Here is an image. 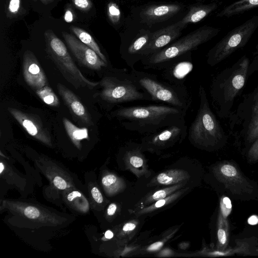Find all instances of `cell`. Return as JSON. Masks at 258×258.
I'll use <instances>...</instances> for the list:
<instances>
[{
  "label": "cell",
  "instance_id": "6da1fadb",
  "mask_svg": "<svg viewBox=\"0 0 258 258\" xmlns=\"http://www.w3.org/2000/svg\"><path fill=\"white\" fill-rule=\"evenodd\" d=\"M4 221L25 242L40 250L48 249L49 240L68 226L75 217L37 203L25 200H1Z\"/></svg>",
  "mask_w": 258,
  "mask_h": 258
},
{
  "label": "cell",
  "instance_id": "7a4b0ae2",
  "mask_svg": "<svg viewBox=\"0 0 258 258\" xmlns=\"http://www.w3.org/2000/svg\"><path fill=\"white\" fill-rule=\"evenodd\" d=\"M186 111L169 104L120 106L109 116L126 130L141 134L156 132L166 126L185 123Z\"/></svg>",
  "mask_w": 258,
  "mask_h": 258
},
{
  "label": "cell",
  "instance_id": "3957f363",
  "mask_svg": "<svg viewBox=\"0 0 258 258\" xmlns=\"http://www.w3.org/2000/svg\"><path fill=\"white\" fill-rule=\"evenodd\" d=\"M250 63L248 57L243 55L212 78L209 93L212 106L220 118L229 117L236 98L246 83Z\"/></svg>",
  "mask_w": 258,
  "mask_h": 258
},
{
  "label": "cell",
  "instance_id": "277c9868",
  "mask_svg": "<svg viewBox=\"0 0 258 258\" xmlns=\"http://www.w3.org/2000/svg\"><path fill=\"white\" fill-rule=\"evenodd\" d=\"M258 71V54L250 63L248 76ZM231 134L235 143L247 151L258 138V83L256 87L242 98L229 117Z\"/></svg>",
  "mask_w": 258,
  "mask_h": 258
},
{
  "label": "cell",
  "instance_id": "5b68a950",
  "mask_svg": "<svg viewBox=\"0 0 258 258\" xmlns=\"http://www.w3.org/2000/svg\"><path fill=\"white\" fill-rule=\"evenodd\" d=\"M199 108L188 130L189 140L196 147L204 150H218L226 144L228 136L211 110L202 85L199 86Z\"/></svg>",
  "mask_w": 258,
  "mask_h": 258
},
{
  "label": "cell",
  "instance_id": "8992f818",
  "mask_svg": "<svg viewBox=\"0 0 258 258\" xmlns=\"http://www.w3.org/2000/svg\"><path fill=\"white\" fill-rule=\"evenodd\" d=\"M220 29L204 26L172 43L161 50L144 57L145 69L162 71L174 62L187 56L192 50L216 36Z\"/></svg>",
  "mask_w": 258,
  "mask_h": 258
},
{
  "label": "cell",
  "instance_id": "52a82bcc",
  "mask_svg": "<svg viewBox=\"0 0 258 258\" xmlns=\"http://www.w3.org/2000/svg\"><path fill=\"white\" fill-rule=\"evenodd\" d=\"M100 99L111 109L116 105L137 101H152L133 76L125 69L110 70L99 82Z\"/></svg>",
  "mask_w": 258,
  "mask_h": 258
},
{
  "label": "cell",
  "instance_id": "ba28073f",
  "mask_svg": "<svg viewBox=\"0 0 258 258\" xmlns=\"http://www.w3.org/2000/svg\"><path fill=\"white\" fill-rule=\"evenodd\" d=\"M130 73L149 94L152 101L169 104L186 111L190 107L192 95L184 84H174L159 79L155 74L135 69H131Z\"/></svg>",
  "mask_w": 258,
  "mask_h": 258
},
{
  "label": "cell",
  "instance_id": "9c48e42d",
  "mask_svg": "<svg viewBox=\"0 0 258 258\" xmlns=\"http://www.w3.org/2000/svg\"><path fill=\"white\" fill-rule=\"evenodd\" d=\"M212 173L223 194L241 201L258 199L257 182L246 177L235 162L221 161L214 166Z\"/></svg>",
  "mask_w": 258,
  "mask_h": 258
},
{
  "label": "cell",
  "instance_id": "30bf717a",
  "mask_svg": "<svg viewBox=\"0 0 258 258\" xmlns=\"http://www.w3.org/2000/svg\"><path fill=\"white\" fill-rule=\"evenodd\" d=\"M46 51L64 79L76 89L87 87L93 89L99 82L87 79L77 68L63 42L51 30L44 33Z\"/></svg>",
  "mask_w": 258,
  "mask_h": 258
},
{
  "label": "cell",
  "instance_id": "8fae6325",
  "mask_svg": "<svg viewBox=\"0 0 258 258\" xmlns=\"http://www.w3.org/2000/svg\"><path fill=\"white\" fill-rule=\"evenodd\" d=\"M258 27V14L229 32L208 52L207 62L211 67L219 63L243 47Z\"/></svg>",
  "mask_w": 258,
  "mask_h": 258
},
{
  "label": "cell",
  "instance_id": "7c38bea8",
  "mask_svg": "<svg viewBox=\"0 0 258 258\" xmlns=\"http://www.w3.org/2000/svg\"><path fill=\"white\" fill-rule=\"evenodd\" d=\"M187 128L185 123H182L147 134L142 139V149L156 151L181 143L187 135Z\"/></svg>",
  "mask_w": 258,
  "mask_h": 258
},
{
  "label": "cell",
  "instance_id": "4fadbf2b",
  "mask_svg": "<svg viewBox=\"0 0 258 258\" xmlns=\"http://www.w3.org/2000/svg\"><path fill=\"white\" fill-rule=\"evenodd\" d=\"M62 34L69 48L82 66L97 71L108 67V64L94 50L82 42L79 39L66 32H63Z\"/></svg>",
  "mask_w": 258,
  "mask_h": 258
},
{
  "label": "cell",
  "instance_id": "5bb4252c",
  "mask_svg": "<svg viewBox=\"0 0 258 258\" xmlns=\"http://www.w3.org/2000/svg\"><path fill=\"white\" fill-rule=\"evenodd\" d=\"M8 111L14 118L31 136L49 147L52 146L51 137L40 119L36 115L23 112L13 108H8Z\"/></svg>",
  "mask_w": 258,
  "mask_h": 258
},
{
  "label": "cell",
  "instance_id": "9a60e30c",
  "mask_svg": "<svg viewBox=\"0 0 258 258\" xmlns=\"http://www.w3.org/2000/svg\"><path fill=\"white\" fill-rule=\"evenodd\" d=\"M185 26L178 21L152 33L149 42L142 52V59L171 44L181 35V30Z\"/></svg>",
  "mask_w": 258,
  "mask_h": 258
},
{
  "label": "cell",
  "instance_id": "2e32d148",
  "mask_svg": "<svg viewBox=\"0 0 258 258\" xmlns=\"http://www.w3.org/2000/svg\"><path fill=\"white\" fill-rule=\"evenodd\" d=\"M23 73L26 83L36 91L47 85L45 75L33 52L27 50L23 55Z\"/></svg>",
  "mask_w": 258,
  "mask_h": 258
},
{
  "label": "cell",
  "instance_id": "e0dca14e",
  "mask_svg": "<svg viewBox=\"0 0 258 258\" xmlns=\"http://www.w3.org/2000/svg\"><path fill=\"white\" fill-rule=\"evenodd\" d=\"M44 161L43 160L39 159V162L43 165L39 166L44 174L48 178L53 189L61 191L62 194L66 189L76 187L72 177L65 170L61 168L59 169V167L56 166L57 165H54L52 162L50 164L49 161H47L48 164Z\"/></svg>",
  "mask_w": 258,
  "mask_h": 258
},
{
  "label": "cell",
  "instance_id": "ac0fdd59",
  "mask_svg": "<svg viewBox=\"0 0 258 258\" xmlns=\"http://www.w3.org/2000/svg\"><path fill=\"white\" fill-rule=\"evenodd\" d=\"M57 88L64 104L72 113L82 122L88 125H93L90 114L77 96L60 83L57 84Z\"/></svg>",
  "mask_w": 258,
  "mask_h": 258
},
{
  "label": "cell",
  "instance_id": "d6986e66",
  "mask_svg": "<svg viewBox=\"0 0 258 258\" xmlns=\"http://www.w3.org/2000/svg\"><path fill=\"white\" fill-rule=\"evenodd\" d=\"M181 6L177 4L152 5L140 13L142 22L151 25L167 20L178 13Z\"/></svg>",
  "mask_w": 258,
  "mask_h": 258
},
{
  "label": "cell",
  "instance_id": "ffe728a7",
  "mask_svg": "<svg viewBox=\"0 0 258 258\" xmlns=\"http://www.w3.org/2000/svg\"><path fill=\"white\" fill-rule=\"evenodd\" d=\"M192 69L193 63L188 56L174 62L162 70L161 76L164 80L171 83L183 85L186 77Z\"/></svg>",
  "mask_w": 258,
  "mask_h": 258
},
{
  "label": "cell",
  "instance_id": "44dd1931",
  "mask_svg": "<svg viewBox=\"0 0 258 258\" xmlns=\"http://www.w3.org/2000/svg\"><path fill=\"white\" fill-rule=\"evenodd\" d=\"M218 217L217 230V248L219 251H225L229 243L230 225L227 216L230 212L229 204L227 206L224 202H221Z\"/></svg>",
  "mask_w": 258,
  "mask_h": 258
},
{
  "label": "cell",
  "instance_id": "7402d4cb",
  "mask_svg": "<svg viewBox=\"0 0 258 258\" xmlns=\"http://www.w3.org/2000/svg\"><path fill=\"white\" fill-rule=\"evenodd\" d=\"M62 196L65 204L77 212L85 214L89 211L88 201L76 187L66 189L62 192Z\"/></svg>",
  "mask_w": 258,
  "mask_h": 258
},
{
  "label": "cell",
  "instance_id": "603a6c76",
  "mask_svg": "<svg viewBox=\"0 0 258 258\" xmlns=\"http://www.w3.org/2000/svg\"><path fill=\"white\" fill-rule=\"evenodd\" d=\"M189 178L188 173L181 169H170L154 177L149 183L150 186L170 185L185 181Z\"/></svg>",
  "mask_w": 258,
  "mask_h": 258
},
{
  "label": "cell",
  "instance_id": "cb8c5ba5",
  "mask_svg": "<svg viewBox=\"0 0 258 258\" xmlns=\"http://www.w3.org/2000/svg\"><path fill=\"white\" fill-rule=\"evenodd\" d=\"M219 4L216 2L194 6L179 22L184 26L189 23H197L216 10Z\"/></svg>",
  "mask_w": 258,
  "mask_h": 258
},
{
  "label": "cell",
  "instance_id": "d4e9b609",
  "mask_svg": "<svg viewBox=\"0 0 258 258\" xmlns=\"http://www.w3.org/2000/svg\"><path fill=\"white\" fill-rule=\"evenodd\" d=\"M258 7V0H237L224 7L217 15L218 17H230L242 14Z\"/></svg>",
  "mask_w": 258,
  "mask_h": 258
},
{
  "label": "cell",
  "instance_id": "484cf974",
  "mask_svg": "<svg viewBox=\"0 0 258 258\" xmlns=\"http://www.w3.org/2000/svg\"><path fill=\"white\" fill-rule=\"evenodd\" d=\"M62 121L66 132L72 142L77 148L80 149L81 141L89 139L88 129L77 127L66 117H63Z\"/></svg>",
  "mask_w": 258,
  "mask_h": 258
},
{
  "label": "cell",
  "instance_id": "4316f807",
  "mask_svg": "<svg viewBox=\"0 0 258 258\" xmlns=\"http://www.w3.org/2000/svg\"><path fill=\"white\" fill-rule=\"evenodd\" d=\"M186 183V181L178 183L167 187L153 191L145 196L140 204L142 207L149 206L151 203L164 199L183 187Z\"/></svg>",
  "mask_w": 258,
  "mask_h": 258
},
{
  "label": "cell",
  "instance_id": "83f0119b",
  "mask_svg": "<svg viewBox=\"0 0 258 258\" xmlns=\"http://www.w3.org/2000/svg\"><path fill=\"white\" fill-rule=\"evenodd\" d=\"M188 189V187L180 189L169 196L164 199L159 200L152 203L151 205H149V206L143 208L137 212L136 215L137 216H140L147 214L167 206L177 200Z\"/></svg>",
  "mask_w": 258,
  "mask_h": 258
},
{
  "label": "cell",
  "instance_id": "f1b7e54d",
  "mask_svg": "<svg viewBox=\"0 0 258 258\" xmlns=\"http://www.w3.org/2000/svg\"><path fill=\"white\" fill-rule=\"evenodd\" d=\"M101 183L106 193L110 196L120 192L125 186L121 178L111 173H106L102 177Z\"/></svg>",
  "mask_w": 258,
  "mask_h": 258
},
{
  "label": "cell",
  "instance_id": "f546056e",
  "mask_svg": "<svg viewBox=\"0 0 258 258\" xmlns=\"http://www.w3.org/2000/svg\"><path fill=\"white\" fill-rule=\"evenodd\" d=\"M70 29L82 42L94 50L106 63L108 64L106 57L101 52L98 45L90 34L77 27L71 26Z\"/></svg>",
  "mask_w": 258,
  "mask_h": 258
},
{
  "label": "cell",
  "instance_id": "4dcf8cb0",
  "mask_svg": "<svg viewBox=\"0 0 258 258\" xmlns=\"http://www.w3.org/2000/svg\"><path fill=\"white\" fill-rule=\"evenodd\" d=\"M37 95L45 104L51 106H57L59 104L58 97L52 89L47 85L35 91Z\"/></svg>",
  "mask_w": 258,
  "mask_h": 258
},
{
  "label": "cell",
  "instance_id": "1f68e13d",
  "mask_svg": "<svg viewBox=\"0 0 258 258\" xmlns=\"http://www.w3.org/2000/svg\"><path fill=\"white\" fill-rule=\"evenodd\" d=\"M107 14L112 23L117 24L119 23L121 13L117 4L113 2H110L108 4L107 6Z\"/></svg>",
  "mask_w": 258,
  "mask_h": 258
},
{
  "label": "cell",
  "instance_id": "d6a6232c",
  "mask_svg": "<svg viewBox=\"0 0 258 258\" xmlns=\"http://www.w3.org/2000/svg\"><path fill=\"white\" fill-rule=\"evenodd\" d=\"M246 157L249 163H255L258 161V138L246 152Z\"/></svg>",
  "mask_w": 258,
  "mask_h": 258
},
{
  "label": "cell",
  "instance_id": "836d02e7",
  "mask_svg": "<svg viewBox=\"0 0 258 258\" xmlns=\"http://www.w3.org/2000/svg\"><path fill=\"white\" fill-rule=\"evenodd\" d=\"M90 195L93 201L98 204L103 202V197L99 188L96 186H92L90 189Z\"/></svg>",
  "mask_w": 258,
  "mask_h": 258
},
{
  "label": "cell",
  "instance_id": "e575fe53",
  "mask_svg": "<svg viewBox=\"0 0 258 258\" xmlns=\"http://www.w3.org/2000/svg\"><path fill=\"white\" fill-rule=\"evenodd\" d=\"M75 6L79 9L83 11H88L92 4L90 0H73Z\"/></svg>",
  "mask_w": 258,
  "mask_h": 258
},
{
  "label": "cell",
  "instance_id": "d590c367",
  "mask_svg": "<svg viewBox=\"0 0 258 258\" xmlns=\"http://www.w3.org/2000/svg\"><path fill=\"white\" fill-rule=\"evenodd\" d=\"M21 0H10L8 11L11 15L16 14L20 8Z\"/></svg>",
  "mask_w": 258,
  "mask_h": 258
},
{
  "label": "cell",
  "instance_id": "8d00e7d4",
  "mask_svg": "<svg viewBox=\"0 0 258 258\" xmlns=\"http://www.w3.org/2000/svg\"><path fill=\"white\" fill-rule=\"evenodd\" d=\"M164 243L162 241H157L151 245L148 248L147 250L149 251H154L159 249L163 245Z\"/></svg>",
  "mask_w": 258,
  "mask_h": 258
},
{
  "label": "cell",
  "instance_id": "74e56055",
  "mask_svg": "<svg viewBox=\"0 0 258 258\" xmlns=\"http://www.w3.org/2000/svg\"><path fill=\"white\" fill-rule=\"evenodd\" d=\"M117 210V206L115 203L110 204L107 209V215L109 216H113L115 214Z\"/></svg>",
  "mask_w": 258,
  "mask_h": 258
},
{
  "label": "cell",
  "instance_id": "f35d334b",
  "mask_svg": "<svg viewBox=\"0 0 258 258\" xmlns=\"http://www.w3.org/2000/svg\"><path fill=\"white\" fill-rule=\"evenodd\" d=\"M137 225L135 223L133 222H128L125 223L123 227H122V231L124 232H128V231H131L134 230Z\"/></svg>",
  "mask_w": 258,
  "mask_h": 258
},
{
  "label": "cell",
  "instance_id": "ab89813d",
  "mask_svg": "<svg viewBox=\"0 0 258 258\" xmlns=\"http://www.w3.org/2000/svg\"><path fill=\"white\" fill-rule=\"evenodd\" d=\"M73 18L74 17L72 11L69 9L67 10L64 16V20L68 23H70L73 21Z\"/></svg>",
  "mask_w": 258,
  "mask_h": 258
},
{
  "label": "cell",
  "instance_id": "60d3db41",
  "mask_svg": "<svg viewBox=\"0 0 258 258\" xmlns=\"http://www.w3.org/2000/svg\"><path fill=\"white\" fill-rule=\"evenodd\" d=\"M104 236L106 239H111L113 237V233L111 231L108 230L105 232Z\"/></svg>",
  "mask_w": 258,
  "mask_h": 258
},
{
  "label": "cell",
  "instance_id": "b9f144b4",
  "mask_svg": "<svg viewBox=\"0 0 258 258\" xmlns=\"http://www.w3.org/2000/svg\"><path fill=\"white\" fill-rule=\"evenodd\" d=\"M34 1H37L38 0H33ZM42 3L44 4H47L50 3H51L53 0H39Z\"/></svg>",
  "mask_w": 258,
  "mask_h": 258
},
{
  "label": "cell",
  "instance_id": "7bdbcfd3",
  "mask_svg": "<svg viewBox=\"0 0 258 258\" xmlns=\"http://www.w3.org/2000/svg\"><path fill=\"white\" fill-rule=\"evenodd\" d=\"M254 54L255 55L258 54V43H257V44L255 46V51H254Z\"/></svg>",
  "mask_w": 258,
  "mask_h": 258
}]
</instances>
